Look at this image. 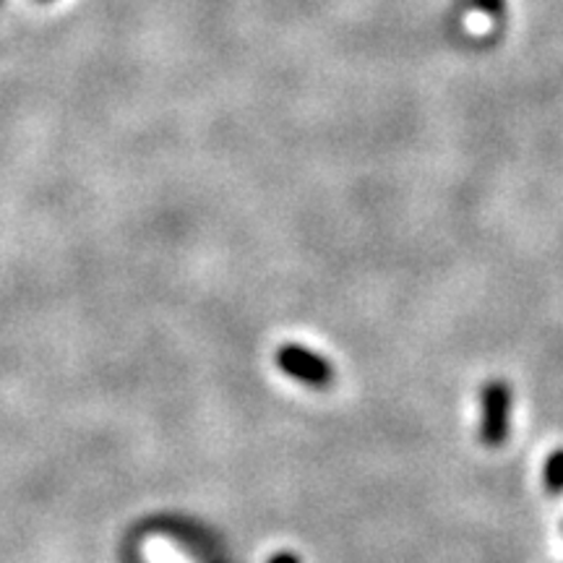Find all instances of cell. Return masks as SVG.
I'll use <instances>...</instances> for the list:
<instances>
[{
	"mask_svg": "<svg viewBox=\"0 0 563 563\" xmlns=\"http://www.w3.org/2000/svg\"><path fill=\"white\" fill-rule=\"evenodd\" d=\"M483 418H481V441L488 449L504 446L511 428V386L493 378L481 391Z\"/></svg>",
	"mask_w": 563,
	"mask_h": 563,
	"instance_id": "6da1fadb",
	"label": "cell"
},
{
	"mask_svg": "<svg viewBox=\"0 0 563 563\" xmlns=\"http://www.w3.org/2000/svg\"><path fill=\"white\" fill-rule=\"evenodd\" d=\"M543 483L553 496H561L563 493V449H555V452L548 454L543 467Z\"/></svg>",
	"mask_w": 563,
	"mask_h": 563,
	"instance_id": "3957f363",
	"label": "cell"
},
{
	"mask_svg": "<svg viewBox=\"0 0 563 563\" xmlns=\"http://www.w3.org/2000/svg\"><path fill=\"white\" fill-rule=\"evenodd\" d=\"M277 365L282 373L295 378V382L313 386V389H327L334 382V371L319 352L302 347V344H282L277 350Z\"/></svg>",
	"mask_w": 563,
	"mask_h": 563,
	"instance_id": "7a4b0ae2",
	"label": "cell"
},
{
	"mask_svg": "<svg viewBox=\"0 0 563 563\" xmlns=\"http://www.w3.org/2000/svg\"><path fill=\"white\" fill-rule=\"evenodd\" d=\"M269 563H300V559L292 553H277V555H272Z\"/></svg>",
	"mask_w": 563,
	"mask_h": 563,
	"instance_id": "277c9868",
	"label": "cell"
},
{
	"mask_svg": "<svg viewBox=\"0 0 563 563\" xmlns=\"http://www.w3.org/2000/svg\"><path fill=\"white\" fill-rule=\"evenodd\" d=\"M477 5L485 11H498L501 9V0H477Z\"/></svg>",
	"mask_w": 563,
	"mask_h": 563,
	"instance_id": "5b68a950",
	"label": "cell"
}]
</instances>
